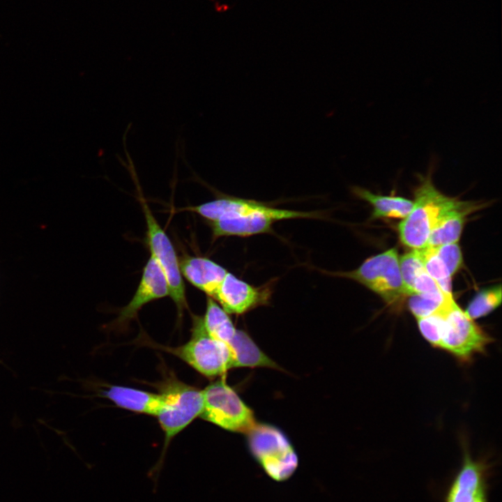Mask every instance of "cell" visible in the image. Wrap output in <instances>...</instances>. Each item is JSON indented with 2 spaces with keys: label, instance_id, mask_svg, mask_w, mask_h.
Masks as SVG:
<instances>
[{
  "label": "cell",
  "instance_id": "cell-1",
  "mask_svg": "<svg viewBox=\"0 0 502 502\" xmlns=\"http://www.w3.org/2000/svg\"><path fill=\"white\" fill-rule=\"evenodd\" d=\"M157 386L162 402L156 416L164 432L165 441L158 460L147 473V476L153 482L154 492L157 489L169 443L193 420L200 416L204 404L202 390L188 385L174 376L167 377Z\"/></svg>",
  "mask_w": 502,
  "mask_h": 502
},
{
  "label": "cell",
  "instance_id": "cell-2",
  "mask_svg": "<svg viewBox=\"0 0 502 502\" xmlns=\"http://www.w3.org/2000/svg\"><path fill=\"white\" fill-rule=\"evenodd\" d=\"M434 167L432 163L427 174L420 177L414 190L413 208L398 226L401 242L412 250L425 248L439 218L460 201L445 195L434 186L432 181Z\"/></svg>",
  "mask_w": 502,
  "mask_h": 502
},
{
  "label": "cell",
  "instance_id": "cell-3",
  "mask_svg": "<svg viewBox=\"0 0 502 502\" xmlns=\"http://www.w3.org/2000/svg\"><path fill=\"white\" fill-rule=\"evenodd\" d=\"M247 435L251 455L271 478L283 482L294 473L298 465V455L280 429L257 423Z\"/></svg>",
  "mask_w": 502,
  "mask_h": 502
},
{
  "label": "cell",
  "instance_id": "cell-4",
  "mask_svg": "<svg viewBox=\"0 0 502 502\" xmlns=\"http://www.w3.org/2000/svg\"><path fill=\"white\" fill-rule=\"evenodd\" d=\"M201 374L216 377L236 368L235 358L229 345L211 337L205 330L202 318H192V335L184 344L166 348Z\"/></svg>",
  "mask_w": 502,
  "mask_h": 502
},
{
  "label": "cell",
  "instance_id": "cell-5",
  "mask_svg": "<svg viewBox=\"0 0 502 502\" xmlns=\"http://www.w3.org/2000/svg\"><path fill=\"white\" fill-rule=\"evenodd\" d=\"M395 248L367 259L358 268L330 275L355 280L378 294L388 305L401 302L407 295Z\"/></svg>",
  "mask_w": 502,
  "mask_h": 502
},
{
  "label": "cell",
  "instance_id": "cell-6",
  "mask_svg": "<svg viewBox=\"0 0 502 502\" xmlns=\"http://www.w3.org/2000/svg\"><path fill=\"white\" fill-rule=\"evenodd\" d=\"M202 393V419L225 430L245 434L256 425L252 410L223 379L210 383Z\"/></svg>",
  "mask_w": 502,
  "mask_h": 502
},
{
  "label": "cell",
  "instance_id": "cell-7",
  "mask_svg": "<svg viewBox=\"0 0 502 502\" xmlns=\"http://www.w3.org/2000/svg\"><path fill=\"white\" fill-rule=\"evenodd\" d=\"M492 337L470 319L454 301L444 310L439 349L469 362L485 351Z\"/></svg>",
  "mask_w": 502,
  "mask_h": 502
},
{
  "label": "cell",
  "instance_id": "cell-8",
  "mask_svg": "<svg viewBox=\"0 0 502 502\" xmlns=\"http://www.w3.org/2000/svg\"><path fill=\"white\" fill-rule=\"evenodd\" d=\"M140 202L146 223V244L151 256L158 264L168 284L169 296L176 305L181 317L187 307L185 288L181 273L179 261L169 238L160 227L145 200Z\"/></svg>",
  "mask_w": 502,
  "mask_h": 502
},
{
  "label": "cell",
  "instance_id": "cell-9",
  "mask_svg": "<svg viewBox=\"0 0 502 502\" xmlns=\"http://www.w3.org/2000/svg\"><path fill=\"white\" fill-rule=\"evenodd\" d=\"M317 212L298 211L266 205L253 213L237 216L223 217L208 222L213 238L222 236L247 237L272 231L273 225L280 220L297 218H320Z\"/></svg>",
  "mask_w": 502,
  "mask_h": 502
},
{
  "label": "cell",
  "instance_id": "cell-10",
  "mask_svg": "<svg viewBox=\"0 0 502 502\" xmlns=\"http://www.w3.org/2000/svg\"><path fill=\"white\" fill-rule=\"evenodd\" d=\"M489 469L487 462L473 459L464 447L462 465L448 488L444 502H488Z\"/></svg>",
  "mask_w": 502,
  "mask_h": 502
},
{
  "label": "cell",
  "instance_id": "cell-11",
  "mask_svg": "<svg viewBox=\"0 0 502 502\" xmlns=\"http://www.w3.org/2000/svg\"><path fill=\"white\" fill-rule=\"evenodd\" d=\"M271 284L255 287L227 273L213 298L228 314H242L267 305Z\"/></svg>",
  "mask_w": 502,
  "mask_h": 502
},
{
  "label": "cell",
  "instance_id": "cell-12",
  "mask_svg": "<svg viewBox=\"0 0 502 502\" xmlns=\"http://www.w3.org/2000/svg\"><path fill=\"white\" fill-rule=\"evenodd\" d=\"M169 296L167 282L156 261L150 256L144 267L138 287L128 305L123 307L114 321L123 327L137 317L141 308L149 302Z\"/></svg>",
  "mask_w": 502,
  "mask_h": 502
},
{
  "label": "cell",
  "instance_id": "cell-13",
  "mask_svg": "<svg viewBox=\"0 0 502 502\" xmlns=\"http://www.w3.org/2000/svg\"><path fill=\"white\" fill-rule=\"evenodd\" d=\"M179 266L187 281L212 298L228 273L224 267L204 257L186 256L179 261Z\"/></svg>",
  "mask_w": 502,
  "mask_h": 502
},
{
  "label": "cell",
  "instance_id": "cell-14",
  "mask_svg": "<svg viewBox=\"0 0 502 502\" xmlns=\"http://www.w3.org/2000/svg\"><path fill=\"white\" fill-rule=\"evenodd\" d=\"M212 189L217 194L215 199L197 206H188L182 210L195 212L208 222H211L223 217L247 215L262 209L267 205L256 200L220 193Z\"/></svg>",
  "mask_w": 502,
  "mask_h": 502
},
{
  "label": "cell",
  "instance_id": "cell-15",
  "mask_svg": "<svg viewBox=\"0 0 502 502\" xmlns=\"http://www.w3.org/2000/svg\"><path fill=\"white\" fill-rule=\"evenodd\" d=\"M102 395L119 407L154 416L162 402L159 393L121 386H111L102 391Z\"/></svg>",
  "mask_w": 502,
  "mask_h": 502
},
{
  "label": "cell",
  "instance_id": "cell-16",
  "mask_svg": "<svg viewBox=\"0 0 502 502\" xmlns=\"http://www.w3.org/2000/svg\"><path fill=\"white\" fill-rule=\"evenodd\" d=\"M475 206L471 202L460 201L457 206L443 215L432 229L427 246L437 248L445 244L457 243L466 216Z\"/></svg>",
  "mask_w": 502,
  "mask_h": 502
},
{
  "label": "cell",
  "instance_id": "cell-17",
  "mask_svg": "<svg viewBox=\"0 0 502 502\" xmlns=\"http://www.w3.org/2000/svg\"><path fill=\"white\" fill-rule=\"evenodd\" d=\"M352 192L358 197L367 201L373 207L374 218H404L411 211L413 202L398 196L374 194L358 186L351 188Z\"/></svg>",
  "mask_w": 502,
  "mask_h": 502
},
{
  "label": "cell",
  "instance_id": "cell-18",
  "mask_svg": "<svg viewBox=\"0 0 502 502\" xmlns=\"http://www.w3.org/2000/svg\"><path fill=\"white\" fill-rule=\"evenodd\" d=\"M228 345L235 358L236 368L266 367L278 369L279 367L243 330L237 329Z\"/></svg>",
  "mask_w": 502,
  "mask_h": 502
},
{
  "label": "cell",
  "instance_id": "cell-19",
  "mask_svg": "<svg viewBox=\"0 0 502 502\" xmlns=\"http://www.w3.org/2000/svg\"><path fill=\"white\" fill-rule=\"evenodd\" d=\"M201 318L206 332L213 338L228 345L237 329L229 314L211 297H207L206 312Z\"/></svg>",
  "mask_w": 502,
  "mask_h": 502
},
{
  "label": "cell",
  "instance_id": "cell-20",
  "mask_svg": "<svg viewBox=\"0 0 502 502\" xmlns=\"http://www.w3.org/2000/svg\"><path fill=\"white\" fill-rule=\"evenodd\" d=\"M454 301L443 292L416 294L410 295L408 307L416 318L425 317L439 312Z\"/></svg>",
  "mask_w": 502,
  "mask_h": 502
},
{
  "label": "cell",
  "instance_id": "cell-21",
  "mask_svg": "<svg viewBox=\"0 0 502 502\" xmlns=\"http://www.w3.org/2000/svg\"><path fill=\"white\" fill-rule=\"evenodd\" d=\"M420 251L425 268L446 296H452L451 277L447 268L437 256L435 248L425 247Z\"/></svg>",
  "mask_w": 502,
  "mask_h": 502
},
{
  "label": "cell",
  "instance_id": "cell-22",
  "mask_svg": "<svg viewBox=\"0 0 502 502\" xmlns=\"http://www.w3.org/2000/svg\"><path fill=\"white\" fill-rule=\"evenodd\" d=\"M501 303V286L499 284L480 291L469 303L464 312L473 320L489 314Z\"/></svg>",
  "mask_w": 502,
  "mask_h": 502
},
{
  "label": "cell",
  "instance_id": "cell-23",
  "mask_svg": "<svg viewBox=\"0 0 502 502\" xmlns=\"http://www.w3.org/2000/svg\"><path fill=\"white\" fill-rule=\"evenodd\" d=\"M399 265L406 294L410 296L415 279L425 269L420 251L412 250L405 253L399 258Z\"/></svg>",
  "mask_w": 502,
  "mask_h": 502
},
{
  "label": "cell",
  "instance_id": "cell-24",
  "mask_svg": "<svg viewBox=\"0 0 502 502\" xmlns=\"http://www.w3.org/2000/svg\"><path fill=\"white\" fill-rule=\"evenodd\" d=\"M449 305L436 313L416 319L421 335L425 340L435 348L439 349L440 347L443 324V312Z\"/></svg>",
  "mask_w": 502,
  "mask_h": 502
},
{
  "label": "cell",
  "instance_id": "cell-25",
  "mask_svg": "<svg viewBox=\"0 0 502 502\" xmlns=\"http://www.w3.org/2000/svg\"><path fill=\"white\" fill-rule=\"evenodd\" d=\"M435 249L437 256L444 264L450 275L452 276L460 268L463 261L462 251L458 243L445 244Z\"/></svg>",
  "mask_w": 502,
  "mask_h": 502
},
{
  "label": "cell",
  "instance_id": "cell-26",
  "mask_svg": "<svg viewBox=\"0 0 502 502\" xmlns=\"http://www.w3.org/2000/svg\"><path fill=\"white\" fill-rule=\"evenodd\" d=\"M436 292L443 291L441 290L436 281L425 269L415 279L412 288V294Z\"/></svg>",
  "mask_w": 502,
  "mask_h": 502
}]
</instances>
